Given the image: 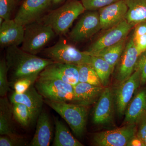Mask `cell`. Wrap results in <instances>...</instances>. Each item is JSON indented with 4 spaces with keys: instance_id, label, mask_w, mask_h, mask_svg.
I'll list each match as a JSON object with an SVG mask.
<instances>
[{
    "instance_id": "14",
    "label": "cell",
    "mask_w": 146,
    "mask_h": 146,
    "mask_svg": "<svg viewBox=\"0 0 146 146\" xmlns=\"http://www.w3.org/2000/svg\"><path fill=\"white\" fill-rule=\"evenodd\" d=\"M128 10L125 0H120L98 11L102 30H106L125 19Z\"/></svg>"
},
{
    "instance_id": "26",
    "label": "cell",
    "mask_w": 146,
    "mask_h": 146,
    "mask_svg": "<svg viewBox=\"0 0 146 146\" xmlns=\"http://www.w3.org/2000/svg\"><path fill=\"white\" fill-rule=\"evenodd\" d=\"M11 104L13 118L22 126L27 127L35 121L31 112L26 106L18 103Z\"/></svg>"
},
{
    "instance_id": "31",
    "label": "cell",
    "mask_w": 146,
    "mask_h": 146,
    "mask_svg": "<svg viewBox=\"0 0 146 146\" xmlns=\"http://www.w3.org/2000/svg\"><path fill=\"white\" fill-rule=\"evenodd\" d=\"M17 0H0V18L4 20L11 19Z\"/></svg>"
},
{
    "instance_id": "34",
    "label": "cell",
    "mask_w": 146,
    "mask_h": 146,
    "mask_svg": "<svg viewBox=\"0 0 146 146\" xmlns=\"http://www.w3.org/2000/svg\"><path fill=\"white\" fill-rule=\"evenodd\" d=\"M138 70L141 73V85L146 84V51L142 53L136 62L135 70Z\"/></svg>"
},
{
    "instance_id": "20",
    "label": "cell",
    "mask_w": 146,
    "mask_h": 146,
    "mask_svg": "<svg viewBox=\"0 0 146 146\" xmlns=\"http://www.w3.org/2000/svg\"><path fill=\"white\" fill-rule=\"evenodd\" d=\"M146 110V89L140 90L131 99L125 112V124H136Z\"/></svg>"
},
{
    "instance_id": "33",
    "label": "cell",
    "mask_w": 146,
    "mask_h": 146,
    "mask_svg": "<svg viewBox=\"0 0 146 146\" xmlns=\"http://www.w3.org/2000/svg\"><path fill=\"white\" fill-rule=\"evenodd\" d=\"M25 145V141L19 136H10L1 135L0 137L1 146H21Z\"/></svg>"
},
{
    "instance_id": "13",
    "label": "cell",
    "mask_w": 146,
    "mask_h": 146,
    "mask_svg": "<svg viewBox=\"0 0 146 146\" xmlns=\"http://www.w3.org/2000/svg\"><path fill=\"white\" fill-rule=\"evenodd\" d=\"M114 95L110 87H105L97 102L93 121L97 125H106L112 122L114 113Z\"/></svg>"
},
{
    "instance_id": "21",
    "label": "cell",
    "mask_w": 146,
    "mask_h": 146,
    "mask_svg": "<svg viewBox=\"0 0 146 146\" xmlns=\"http://www.w3.org/2000/svg\"><path fill=\"white\" fill-rule=\"evenodd\" d=\"M12 105L6 97L0 99V134L10 136H18L12 122Z\"/></svg>"
},
{
    "instance_id": "19",
    "label": "cell",
    "mask_w": 146,
    "mask_h": 146,
    "mask_svg": "<svg viewBox=\"0 0 146 146\" xmlns=\"http://www.w3.org/2000/svg\"><path fill=\"white\" fill-rule=\"evenodd\" d=\"M105 87L79 82L74 86L77 104L89 106L98 101Z\"/></svg>"
},
{
    "instance_id": "2",
    "label": "cell",
    "mask_w": 146,
    "mask_h": 146,
    "mask_svg": "<svg viewBox=\"0 0 146 146\" xmlns=\"http://www.w3.org/2000/svg\"><path fill=\"white\" fill-rule=\"evenodd\" d=\"M85 11L81 2L70 0L45 15L40 21L51 27L56 34L64 35L68 32L74 21Z\"/></svg>"
},
{
    "instance_id": "17",
    "label": "cell",
    "mask_w": 146,
    "mask_h": 146,
    "mask_svg": "<svg viewBox=\"0 0 146 146\" xmlns=\"http://www.w3.org/2000/svg\"><path fill=\"white\" fill-rule=\"evenodd\" d=\"M25 27L14 19L4 20L0 27V45L3 48L18 46L23 42Z\"/></svg>"
},
{
    "instance_id": "15",
    "label": "cell",
    "mask_w": 146,
    "mask_h": 146,
    "mask_svg": "<svg viewBox=\"0 0 146 146\" xmlns=\"http://www.w3.org/2000/svg\"><path fill=\"white\" fill-rule=\"evenodd\" d=\"M39 76L59 79L73 86L79 82L78 66L72 64L52 63L45 68Z\"/></svg>"
},
{
    "instance_id": "38",
    "label": "cell",
    "mask_w": 146,
    "mask_h": 146,
    "mask_svg": "<svg viewBox=\"0 0 146 146\" xmlns=\"http://www.w3.org/2000/svg\"><path fill=\"white\" fill-rule=\"evenodd\" d=\"M64 0H52V4L58 5L63 1Z\"/></svg>"
},
{
    "instance_id": "5",
    "label": "cell",
    "mask_w": 146,
    "mask_h": 146,
    "mask_svg": "<svg viewBox=\"0 0 146 146\" xmlns=\"http://www.w3.org/2000/svg\"><path fill=\"white\" fill-rule=\"evenodd\" d=\"M52 28L41 21L25 27V35L22 49L25 51L36 55L41 52L55 36Z\"/></svg>"
},
{
    "instance_id": "4",
    "label": "cell",
    "mask_w": 146,
    "mask_h": 146,
    "mask_svg": "<svg viewBox=\"0 0 146 146\" xmlns=\"http://www.w3.org/2000/svg\"><path fill=\"white\" fill-rule=\"evenodd\" d=\"M34 85L45 99L77 104L74 86L61 80L39 76Z\"/></svg>"
},
{
    "instance_id": "9",
    "label": "cell",
    "mask_w": 146,
    "mask_h": 146,
    "mask_svg": "<svg viewBox=\"0 0 146 146\" xmlns=\"http://www.w3.org/2000/svg\"><path fill=\"white\" fill-rule=\"evenodd\" d=\"M133 27L125 19L115 26L106 30L104 34L92 43L85 51L91 55L125 40Z\"/></svg>"
},
{
    "instance_id": "28",
    "label": "cell",
    "mask_w": 146,
    "mask_h": 146,
    "mask_svg": "<svg viewBox=\"0 0 146 146\" xmlns=\"http://www.w3.org/2000/svg\"><path fill=\"white\" fill-rule=\"evenodd\" d=\"M39 75V74L37 73L22 78L14 82L11 86L13 87L14 92L16 94H23L35 84Z\"/></svg>"
},
{
    "instance_id": "32",
    "label": "cell",
    "mask_w": 146,
    "mask_h": 146,
    "mask_svg": "<svg viewBox=\"0 0 146 146\" xmlns=\"http://www.w3.org/2000/svg\"><path fill=\"white\" fill-rule=\"evenodd\" d=\"M136 126V136L142 141L143 146H146V110L138 120Z\"/></svg>"
},
{
    "instance_id": "16",
    "label": "cell",
    "mask_w": 146,
    "mask_h": 146,
    "mask_svg": "<svg viewBox=\"0 0 146 146\" xmlns=\"http://www.w3.org/2000/svg\"><path fill=\"white\" fill-rule=\"evenodd\" d=\"M11 103H18L25 105L31 112L34 121L37 119L42 111L44 99L35 88L34 84L23 94H11L10 98Z\"/></svg>"
},
{
    "instance_id": "35",
    "label": "cell",
    "mask_w": 146,
    "mask_h": 146,
    "mask_svg": "<svg viewBox=\"0 0 146 146\" xmlns=\"http://www.w3.org/2000/svg\"><path fill=\"white\" fill-rule=\"evenodd\" d=\"M133 41L140 55L146 51V34L133 39Z\"/></svg>"
},
{
    "instance_id": "29",
    "label": "cell",
    "mask_w": 146,
    "mask_h": 146,
    "mask_svg": "<svg viewBox=\"0 0 146 146\" xmlns=\"http://www.w3.org/2000/svg\"><path fill=\"white\" fill-rule=\"evenodd\" d=\"M8 69L5 59L0 62V96L6 97L10 91V84L7 79Z\"/></svg>"
},
{
    "instance_id": "12",
    "label": "cell",
    "mask_w": 146,
    "mask_h": 146,
    "mask_svg": "<svg viewBox=\"0 0 146 146\" xmlns=\"http://www.w3.org/2000/svg\"><path fill=\"white\" fill-rule=\"evenodd\" d=\"M139 56L132 35L126 44L123 51L115 69V78L119 84L124 81L133 74Z\"/></svg>"
},
{
    "instance_id": "24",
    "label": "cell",
    "mask_w": 146,
    "mask_h": 146,
    "mask_svg": "<svg viewBox=\"0 0 146 146\" xmlns=\"http://www.w3.org/2000/svg\"><path fill=\"white\" fill-rule=\"evenodd\" d=\"M126 39L116 44L108 47L91 55L98 56L105 60L114 71L125 47Z\"/></svg>"
},
{
    "instance_id": "25",
    "label": "cell",
    "mask_w": 146,
    "mask_h": 146,
    "mask_svg": "<svg viewBox=\"0 0 146 146\" xmlns=\"http://www.w3.org/2000/svg\"><path fill=\"white\" fill-rule=\"evenodd\" d=\"M91 65L99 78L102 85L106 87L109 83L110 78L114 71L110 65L103 58L91 56Z\"/></svg>"
},
{
    "instance_id": "27",
    "label": "cell",
    "mask_w": 146,
    "mask_h": 146,
    "mask_svg": "<svg viewBox=\"0 0 146 146\" xmlns=\"http://www.w3.org/2000/svg\"><path fill=\"white\" fill-rule=\"evenodd\" d=\"M77 66L79 82H85L95 86H103L98 76L91 64H82Z\"/></svg>"
},
{
    "instance_id": "11",
    "label": "cell",
    "mask_w": 146,
    "mask_h": 146,
    "mask_svg": "<svg viewBox=\"0 0 146 146\" xmlns=\"http://www.w3.org/2000/svg\"><path fill=\"white\" fill-rule=\"evenodd\" d=\"M141 72L137 70H134L129 77L119 84L114 94L115 105L119 117L124 115L133 94L141 85Z\"/></svg>"
},
{
    "instance_id": "36",
    "label": "cell",
    "mask_w": 146,
    "mask_h": 146,
    "mask_svg": "<svg viewBox=\"0 0 146 146\" xmlns=\"http://www.w3.org/2000/svg\"><path fill=\"white\" fill-rule=\"evenodd\" d=\"M135 27L132 34L133 39L146 34V21L139 23Z\"/></svg>"
},
{
    "instance_id": "30",
    "label": "cell",
    "mask_w": 146,
    "mask_h": 146,
    "mask_svg": "<svg viewBox=\"0 0 146 146\" xmlns=\"http://www.w3.org/2000/svg\"><path fill=\"white\" fill-rule=\"evenodd\" d=\"M120 0H81L82 3L86 11H98Z\"/></svg>"
},
{
    "instance_id": "7",
    "label": "cell",
    "mask_w": 146,
    "mask_h": 146,
    "mask_svg": "<svg viewBox=\"0 0 146 146\" xmlns=\"http://www.w3.org/2000/svg\"><path fill=\"white\" fill-rule=\"evenodd\" d=\"M136 124H126L122 127L96 133L93 143L98 146H126L136 135Z\"/></svg>"
},
{
    "instance_id": "10",
    "label": "cell",
    "mask_w": 146,
    "mask_h": 146,
    "mask_svg": "<svg viewBox=\"0 0 146 146\" xmlns=\"http://www.w3.org/2000/svg\"><path fill=\"white\" fill-rule=\"evenodd\" d=\"M52 4V0H25L18 9L14 20L24 27L40 21Z\"/></svg>"
},
{
    "instance_id": "22",
    "label": "cell",
    "mask_w": 146,
    "mask_h": 146,
    "mask_svg": "<svg viewBox=\"0 0 146 146\" xmlns=\"http://www.w3.org/2000/svg\"><path fill=\"white\" fill-rule=\"evenodd\" d=\"M55 134L53 146H83V145L72 135L65 124L54 118Z\"/></svg>"
},
{
    "instance_id": "39",
    "label": "cell",
    "mask_w": 146,
    "mask_h": 146,
    "mask_svg": "<svg viewBox=\"0 0 146 146\" xmlns=\"http://www.w3.org/2000/svg\"><path fill=\"white\" fill-rule=\"evenodd\" d=\"M20 1V0H17V1Z\"/></svg>"
},
{
    "instance_id": "37",
    "label": "cell",
    "mask_w": 146,
    "mask_h": 146,
    "mask_svg": "<svg viewBox=\"0 0 146 146\" xmlns=\"http://www.w3.org/2000/svg\"><path fill=\"white\" fill-rule=\"evenodd\" d=\"M127 146H143V145L142 141H141L139 138H137L136 135V136H135L134 138H133L132 139H131V141L129 143L128 145Z\"/></svg>"
},
{
    "instance_id": "6",
    "label": "cell",
    "mask_w": 146,
    "mask_h": 146,
    "mask_svg": "<svg viewBox=\"0 0 146 146\" xmlns=\"http://www.w3.org/2000/svg\"><path fill=\"white\" fill-rule=\"evenodd\" d=\"M43 54L54 63L78 65L91 64V56L86 51H81L68 44L64 39H60L53 46L45 49Z\"/></svg>"
},
{
    "instance_id": "8",
    "label": "cell",
    "mask_w": 146,
    "mask_h": 146,
    "mask_svg": "<svg viewBox=\"0 0 146 146\" xmlns=\"http://www.w3.org/2000/svg\"><path fill=\"white\" fill-rule=\"evenodd\" d=\"M102 29L98 11L84 13L69 33V38L78 43L91 38Z\"/></svg>"
},
{
    "instance_id": "3",
    "label": "cell",
    "mask_w": 146,
    "mask_h": 146,
    "mask_svg": "<svg viewBox=\"0 0 146 146\" xmlns=\"http://www.w3.org/2000/svg\"><path fill=\"white\" fill-rule=\"evenodd\" d=\"M44 103L65 120L76 136H83L87 121V106L46 99H44Z\"/></svg>"
},
{
    "instance_id": "1",
    "label": "cell",
    "mask_w": 146,
    "mask_h": 146,
    "mask_svg": "<svg viewBox=\"0 0 146 146\" xmlns=\"http://www.w3.org/2000/svg\"><path fill=\"white\" fill-rule=\"evenodd\" d=\"M5 59L10 74V86L19 79L40 74L47 66L54 63L48 58L27 52L18 46L7 47Z\"/></svg>"
},
{
    "instance_id": "23",
    "label": "cell",
    "mask_w": 146,
    "mask_h": 146,
    "mask_svg": "<svg viewBox=\"0 0 146 146\" xmlns=\"http://www.w3.org/2000/svg\"><path fill=\"white\" fill-rule=\"evenodd\" d=\"M128 10L125 20L133 27L146 21V0H125Z\"/></svg>"
},
{
    "instance_id": "18",
    "label": "cell",
    "mask_w": 146,
    "mask_h": 146,
    "mask_svg": "<svg viewBox=\"0 0 146 146\" xmlns=\"http://www.w3.org/2000/svg\"><path fill=\"white\" fill-rule=\"evenodd\" d=\"M52 131L49 116L46 112L42 111L37 118L35 133L29 146H49L52 140Z\"/></svg>"
}]
</instances>
